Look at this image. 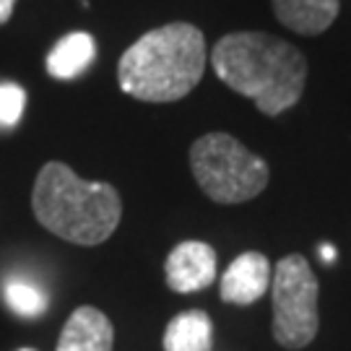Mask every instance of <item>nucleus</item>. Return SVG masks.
Masks as SVG:
<instances>
[{
	"label": "nucleus",
	"mask_w": 351,
	"mask_h": 351,
	"mask_svg": "<svg viewBox=\"0 0 351 351\" xmlns=\"http://www.w3.org/2000/svg\"><path fill=\"white\" fill-rule=\"evenodd\" d=\"M281 24L302 37H317L339 19V0H271Z\"/></svg>",
	"instance_id": "nucleus-9"
},
{
	"label": "nucleus",
	"mask_w": 351,
	"mask_h": 351,
	"mask_svg": "<svg viewBox=\"0 0 351 351\" xmlns=\"http://www.w3.org/2000/svg\"><path fill=\"white\" fill-rule=\"evenodd\" d=\"M97 58V42L86 32H73V34H65L47 55V73L52 78H75L86 71L91 60Z\"/></svg>",
	"instance_id": "nucleus-10"
},
{
	"label": "nucleus",
	"mask_w": 351,
	"mask_h": 351,
	"mask_svg": "<svg viewBox=\"0 0 351 351\" xmlns=\"http://www.w3.org/2000/svg\"><path fill=\"white\" fill-rule=\"evenodd\" d=\"M333 255H336L333 247H323V261H333Z\"/></svg>",
	"instance_id": "nucleus-15"
},
{
	"label": "nucleus",
	"mask_w": 351,
	"mask_h": 351,
	"mask_svg": "<svg viewBox=\"0 0 351 351\" xmlns=\"http://www.w3.org/2000/svg\"><path fill=\"white\" fill-rule=\"evenodd\" d=\"M211 68L226 88L255 101L268 117L291 110L304 94L307 58L265 32H232L211 50Z\"/></svg>",
	"instance_id": "nucleus-1"
},
{
	"label": "nucleus",
	"mask_w": 351,
	"mask_h": 351,
	"mask_svg": "<svg viewBox=\"0 0 351 351\" xmlns=\"http://www.w3.org/2000/svg\"><path fill=\"white\" fill-rule=\"evenodd\" d=\"M164 276H167V287L177 294H193V291L208 289L216 278V250L201 239L180 242L167 255Z\"/></svg>",
	"instance_id": "nucleus-6"
},
{
	"label": "nucleus",
	"mask_w": 351,
	"mask_h": 351,
	"mask_svg": "<svg viewBox=\"0 0 351 351\" xmlns=\"http://www.w3.org/2000/svg\"><path fill=\"white\" fill-rule=\"evenodd\" d=\"M5 302L16 315L21 317H39L47 310L45 291L29 281H8L5 284Z\"/></svg>",
	"instance_id": "nucleus-12"
},
{
	"label": "nucleus",
	"mask_w": 351,
	"mask_h": 351,
	"mask_svg": "<svg viewBox=\"0 0 351 351\" xmlns=\"http://www.w3.org/2000/svg\"><path fill=\"white\" fill-rule=\"evenodd\" d=\"M271 284V263L263 252H242L221 276V300L229 304H252Z\"/></svg>",
	"instance_id": "nucleus-7"
},
{
	"label": "nucleus",
	"mask_w": 351,
	"mask_h": 351,
	"mask_svg": "<svg viewBox=\"0 0 351 351\" xmlns=\"http://www.w3.org/2000/svg\"><path fill=\"white\" fill-rule=\"evenodd\" d=\"M206 73V37L188 21L156 26L136 39L117 63V84L141 101H177Z\"/></svg>",
	"instance_id": "nucleus-2"
},
{
	"label": "nucleus",
	"mask_w": 351,
	"mask_h": 351,
	"mask_svg": "<svg viewBox=\"0 0 351 351\" xmlns=\"http://www.w3.org/2000/svg\"><path fill=\"white\" fill-rule=\"evenodd\" d=\"M274 291V339L284 349H304L317 336V276L310 261L291 252L271 274Z\"/></svg>",
	"instance_id": "nucleus-5"
},
{
	"label": "nucleus",
	"mask_w": 351,
	"mask_h": 351,
	"mask_svg": "<svg viewBox=\"0 0 351 351\" xmlns=\"http://www.w3.org/2000/svg\"><path fill=\"white\" fill-rule=\"evenodd\" d=\"M190 169L198 188L221 206L258 198L271 180L265 159L229 133H206L190 146Z\"/></svg>",
	"instance_id": "nucleus-4"
},
{
	"label": "nucleus",
	"mask_w": 351,
	"mask_h": 351,
	"mask_svg": "<svg viewBox=\"0 0 351 351\" xmlns=\"http://www.w3.org/2000/svg\"><path fill=\"white\" fill-rule=\"evenodd\" d=\"M19 351H34V349H19Z\"/></svg>",
	"instance_id": "nucleus-16"
},
{
	"label": "nucleus",
	"mask_w": 351,
	"mask_h": 351,
	"mask_svg": "<svg viewBox=\"0 0 351 351\" xmlns=\"http://www.w3.org/2000/svg\"><path fill=\"white\" fill-rule=\"evenodd\" d=\"M32 208L47 232L84 247L107 242L123 219L120 193L110 182H86L63 162L39 169Z\"/></svg>",
	"instance_id": "nucleus-3"
},
{
	"label": "nucleus",
	"mask_w": 351,
	"mask_h": 351,
	"mask_svg": "<svg viewBox=\"0 0 351 351\" xmlns=\"http://www.w3.org/2000/svg\"><path fill=\"white\" fill-rule=\"evenodd\" d=\"M26 107V91L19 84H0V128H13Z\"/></svg>",
	"instance_id": "nucleus-13"
},
{
	"label": "nucleus",
	"mask_w": 351,
	"mask_h": 351,
	"mask_svg": "<svg viewBox=\"0 0 351 351\" xmlns=\"http://www.w3.org/2000/svg\"><path fill=\"white\" fill-rule=\"evenodd\" d=\"M13 8H16V0H0V26L11 21Z\"/></svg>",
	"instance_id": "nucleus-14"
},
{
	"label": "nucleus",
	"mask_w": 351,
	"mask_h": 351,
	"mask_svg": "<svg viewBox=\"0 0 351 351\" xmlns=\"http://www.w3.org/2000/svg\"><path fill=\"white\" fill-rule=\"evenodd\" d=\"M162 343L164 351H211V317L203 310H188V313L175 315L164 330Z\"/></svg>",
	"instance_id": "nucleus-11"
},
{
	"label": "nucleus",
	"mask_w": 351,
	"mask_h": 351,
	"mask_svg": "<svg viewBox=\"0 0 351 351\" xmlns=\"http://www.w3.org/2000/svg\"><path fill=\"white\" fill-rule=\"evenodd\" d=\"M112 343L114 328L110 317L97 307L84 304L68 317L55 351H112Z\"/></svg>",
	"instance_id": "nucleus-8"
}]
</instances>
